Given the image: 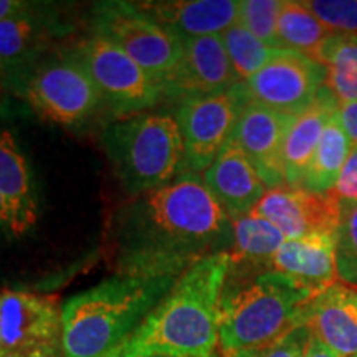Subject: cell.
Instances as JSON below:
<instances>
[{"label":"cell","instance_id":"2","mask_svg":"<svg viewBox=\"0 0 357 357\" xmlns=\"http://www.w3.org/2000/svg\"><path fill=\"white\" fill-rule=\"evenodd\" d=\"M230 253L194 263L144 323L109 357H213Z\"/></svg>","mask_w":357,"mask_h":357},{"label":"cell","instance_id":"1","mask_svg":"<svg viewBox=\"0 0 357 357\" xmlns=\"http://www.w3.org/2000/svg\"><path fill=\"white\" fill-rule=\"evenodd\" d=\"M231 243L230 215L202 176L184 172L119 212L113 258L118 275L178 278L202 258L230 252Z\"/></svg>","mask_w":357,"mask_h":357},{"label":"cell","instance_id":"21","mask_svg":"<svg viewBox=\"0 0 357 357\" xmlns=\"http://www.w3.org/2000/svg\"><path fill=\"white\" fill-rule=\"evenodd\" d=\"M0 195L13 218V235L29 231L38 220L37 192L29 162L13 134L0 126Z\"/></svg>","mask_w":357,"mask_h":357},{"label":"cell","instance_id":"22","mask_svg":"<svg viewBox=\"0 0 357 357\" xmlns=\"http://www.w3.org/2000/svg\"><path fill=\"white\" fill-rule=\"evenodd\" d=\"M234 243L230 248V273H252V270L270 271V265L284 243V235L273 223L248 213L231 218Z\"/></svg>","mask_w":357,"mask_h":357},{"label":"cell","instance_id":"12","mask_svg":"<svg viewBox=\"0 0 357 357\" xmlns=\"http://www.w3.org/2000/svg\"><path fill=\"white\" fill-rule=\"evenodd\" d=\"M70 30L55 7L40 2L0 22V83L10 88Z\"/></svg>","mask_w":357,"mask_h":357},{"label":"cell","instance_id":"32","mask_svg":"<svg viewBox=\"0 0 357 357\" xmlns=\"http://www.w3.org/2000/svg\"><path fill=\"white\" fill-rule=\"evenodd\" d=\"M337 116L339 121H341V126L344 128L352 144L357 146V101L346 102V105L339 106Z\"/></svg>","mask_w":357,"mask_h":357},{"label":"cell","instance_id":"34","mask_svg":"<svg viewBox=\"0 0 357 357\" xmlns=\"http://www.w3.org/2000/svg\"><path fill=\"white\" fill-rule=\"evenodd\" d=\"M2 231H7V234L13 235V218L10 207H8L6 199L0 195V234H2Z\"/></svg>","mask_w":357,"mask_h":357},{"label":"cell","instance_id":"4","mask_svg":"<svg viewBox=\"0 0 357 357\" xmlns=\"http://www.w3.org/2000/svg\"><path fill=\"white\" fill-rule=\"evenodd\" d=\"M240 275L235 284L225 281L218 346L223 354L261 351L289 329L305 324L306 311L316 294L276 271Z\"/></svg>","mask_w":357,"mask_h":357},{"label":"cell","instance_id":"7","mask_svg":"<svg viewBox=\"0 0 357 357\" xmlns=\"http://www.w3.org/2000/svg\"><path fill=\"white\" fill-rule=\"evenodd\" d=\"M91 26L93 35L121 48L160 88L184 53V38L158 24L136 2L108 0L95 3Z\"/></svg>","mask_w":357,"mask_h":357},{"label":"cell","instance_id":"36","mask_svg":"<svg viewBox=\"0 0 357 357\" xmlns=\"http://www.w3.org/2000/svg\"><path fill=\"white\" fill-rule=\"evenodd\" d=\"M261 351H238V352H227L223 357H260Z\"/></svg>","mask_w":357,"mask_h":357},{"label":"cell","instance_id":"17","mask_svg":"<svg viewBox=\"0 0 357 357\" xmlns=\"http://www.w3.org/2000/svg\"><path fill=\"white\" fill-rule=\"evenodd\" d=\"M147 15L182 38L222 35L238 22L235 0H149L136 2Z\"/></svg>","mask_w":357,"mask_h":357},{"label":"cell","instance_id":"18","mask_svg":"<svg viewBox=\"0 0 357 357\" xmlns=\"http://www.w3.org/2000/svg\"><path fill=\"white\" fill-rule=\"evenodd\" d=\"M311 334L339 357L357 356V287L339 280L319 293L306 311Z\"/></svg>","mask_w":357,"mask_h":357},{"label":"cell","instance_id":"30","mask_svg":"<svg viewBox=\"0 0 357 357\" xmlns=\"http://www.w3.org/2000/svg\"><path fill=\"white\" fill-rule=\"evenodd\" d=\"M328 195L333 200L334 207L337 208L341 220H344L357 207V146H352L341 176H339L336 185L328 192Z\"/></svg>","mask_w":357,"mask_h":357},{"label":"cell","instance_id":"20","mask_svg":"<svg viewBox=\"0 0 357 357\" xmlns=\"http://www.w3.org/2000/svg\"><path fill=\"white\" fill-rule=\"evenodd\" d=\"M339 102L328 88L319 89L312 105L296 116L283 149V174L287 185L301 187L326 126L337 113Z\"/></svg>","mask_w":357,"mask_h":357},{"label":"cell","instance_id":"14","mask_svg":"<svg viewBox=\"0 0 357 357\" xmlns=\"http://www.w3.org/2000/svg\"><path fill=\"white\" fill-rule=\"evenodd\" d=\"M236 83L240 79L231 68L220 35L184 38V53L162 83V95L181 102L229 91Z\"/></svg>","mask_w":357,"mask_h":357},{"label":"cell","instance_id":"8","mask_svg":"<svg viewBox=\"0 0 357 357\" xmlns=\"http://www.w3.org/2000/svg\"><path fill=\"white\" fill-rule=\"evenodd\" d=\"M73 55L93 78L102 108L114 119L144 113L164 98L160 84L108 40L91 35L77 45Z\"/></svg>","mask_w":357,"mask_h":357},{"label":"cell","instance_id":"10","mask_svg":"<svg viewBox=\"0 0 357 357\" xmlns=\"http://www.w3.org/2000/svg\"><path fill=\"white\" fill-rule=\"evenodd\" d=\"M250 105L242 84L217 95L178 102L176 119L184 139V172L202 174L230 141L245 106Z\"/></svg>","mask_w":357,"mask_h":357},{"label":"cell","instance_id":"23","mask_svg":"<svg viewBox=\"0 0 357 357\" xmlns=\"http://www.w3.org/2000/svg\"><path fill=\"white\" fill-rule=\"evenodd\" d=\"M312 60L324 66V86L336 98L339 106L357 101V37L331 35Z\"/></svg>","mask_w":357,"mask_h":357},{"label":"cell","instance_id":"37","mask_svg":"<svg viewBox=\"0 0 357 357\" xmlns=\"http://www.w3.org/2000/svg\"><path fill=\"white\" fill-rule=\"evenodd\" d=\"M0 357H6V356H3V354H2V352H0Z\"/></svg>","mask_w":357,"mask_h":357},{"label":"cell","instance_id":"15","mask_svg":"<svg viewBox=\"0 0 357 357\" xmlns=\"http://www.w3.org/2000/svg\"><path fill=\"white\" fill-rule=\"evenodd\" d=\"M296 116L276 113L260 105L245 106L230 141L250 160L268 189L287 185L283 174V149Z\"/></svg>","mask_w":357,"mask_h":357},{"label":"cell","instance_id":"6","mask_svg":"<svg viewBox=\"0 0 357 357\" xmlns=\"http://www.w3.org/2000/svg\"><path fill=\"white\" fill-rule=\"evenodd\" d=\"M8 89L60 126H79L102 108L98 86L73 52L45 55Z\"/></svg>","mask_w":357,"mask_h":357},{"label":"cell","instance_id":"29","mask_svg":"<svg viewBox=\"0 0 357 357\" xmlns=\"http://www.w3.org/2000/svg\"><path fill=\"white\" fill-rule=\"evenodd\" d=\"M339 280L357 284V207L342 220L336 236Z\"/></svg>","mask_w":357,"mask_h":357},{"label":"cell","instance_id":"25","mask_svg":"<svg viewBox=\"0 0 357 357\" xmlns=\"http://www.w3.org/2000/svg\"><path fill=\"white\" fill-rule=\"evenodd\" d=\"M305 2L283 0L278 17V42L281 50H291L314 58L316 52L331 37Z\"/></svg>","mask_w":357,"mask_h":357},{"label":"cell","instance_id":"5","mask_svg":"<svg viewBox=\"0 0 357 357\" xmlns=\"http://www.w3.org/2000/svg\"><path fill=\"white\" fill-rule=\"evenodd\" d=\"M102 147L123 189L139 197L184 174V139L176 116L141 113L114 119Z\"/></svg>","mask_w":357,"mask_h":357},{"label":"cell","instance_id":"26","mask_svg":"<svg viewBox=\"0 0 357 357\" xmlns=\"http://www.w3.org/2000/svg\"><path fill=\"white\" fill-rule=\"evenodd\" d=\"M220 37L225 45L227 55L230 58L231 68L240 82H247L248 78H252L278 52V48L268 47L238 22L227 29Z\"/></svg>","mask_w":357,"mask_h":357},{"label":"cell","instance_id":"16","mask_svg":"<svg viewBox=\"0 0 357 357\" xmlns=\"http://www.w3.org/2000/svg\"><path fill=\"white\" fill-rule=\"evenodd\" d=\"M202 181L230 218L252 213L268 190L255 167L231 141L202 172Z\"/></svg>","mask_w":357,"mask_h":357},{"label":"cell","instance_id":"27","mask_svg":"<svg viewBox=\"0 0 357 357\" xmlns=\"http://www.w3.org/2000/svg\"><path fill=\"white\" fill-rule=\"evenodd\" d=\"M283 0H242L238 8V24L265 42L268 47L280 48L278 17Z\"/></svg>","mask_w":357,"mask_h":357},{"label":"cell","instance_id":"11","mask_svg":"<svg viewBox=\"0 0 357 357\" xmlns=\"http://www.w3.org/2000/svg\"><path fill=\"white\" fill-rule=\"evenodd\" d=\"M324 82L326 70L318 61L291 50H278L260 71L240 84L248 102L300 116L314 102Z\"/></svg>","mask_w":357,"mask_h":357},{"label":"cell","instance_id":"28","mask_svg":"<svg viewBox=\"0 0 357 357\" xmlns=\"http://www.w3.org/2000/svg\"><path fill=\"white\" fill-rule=\"evenodd\" d=\"M305 6L329 33L357 37V0H307Z\"/></svg>","mask_w":357,"mask_h":357},{"label":"cell","instance_id":"33","mask_svg":"<svg viewBox=\"0 0 357 357\" xmlns=\"http://www.w3.org/2000/svg\"><path fill=\"white\" fill-rule=\"evenodd\" d=\"M306 357H339L331 347L326 346L323 341H319L318 337L311 336L310 344L306 349Z\"/></svg>","mask_w":357,"mask_h":357},{"label":"cell","instance_id":"31","mask_svg":"<svg viewBox=\"0 0 357 357\" xmlns=\"http://www.w3.org/2000/svg\"><path fill=\"white\" fill-rule=\"evenodd\" d=\"M311 329L307 324H300L289 329L273 344L261 349L260 357H306L307 344L311 341Z\"/></svg>","mask_w":357,"mask_h":357},{"label":"cell","instance_id":"24","mask_svg":"<svg viewBox=\"0 0 357 357\" xmlns=\"http://www.w3.org/2000/svg\"><path fill=\"white\" fill-rule=\"evenodd\" d=\"M339 111V109H337ZM352 141L341 126L337 113L326 126L301 187L316 194H328L336 185L352 151Z\"/></svg>","mask_w":357,"mask_h":357},{"label":"cell","instance_id":"19","mask_svg":"<svg viewBox=\"0 0 357 357\" xmlns=\"http://www.w3.org/2000/svg\"><path fill=\"white\" fill-rule=\"evenodd\" d=\"M270 271L284 275L318 296L339 281L336 236L314 235L284 240L271 261Z\"/></svg>","mask_w":357,"mask_h":357},{"label":"cell","instance_id":"9","mask_svg":"<svg viewBox=\"0 0 357 357\" xmlns=\"http://www.w3.org/2000/svg\"><path fill=\"white\" fill-rule=\"evenodd\" d=\"M0 352L6 357H66L58 303L32 291L0 293Z\"/></svg>","mask_w":357,"mask_h":357},{"label":"cell","instance_id":"35","mask_svg":"<svg viewBox=\"0 0 357 357\" xmlns=\"http://www.w3.org/2000/svg\"><path fill=\"white\" fill-rule=\"evenodd\" d=\"M29 2H20V0H0V22L15 15L22 8L26 7Z\"/></svg>","mask_w":357,"mask_h":357},{"label":"cell","instance_id":"13","mask_svg":"<svg viewBox=\"0 0 357 357\" xmlns=\"http://www.w3.org/2000/svg\"><path fill=\"white\" fill-rule=\"evenodd\" d=\"M252 213L273 223L287 240L314 235L337 236L342 223L328 194L291 185L268 189Z\"/></svg>","mask_w":357,"mask_h":357},{"label":"cell","instance_id":"3","mask_svg":"<svg viewBox=\"0 0 357 357\" xmlns=\"http://www.w3.org/2000/svg\"><path fill=\"white\" fill-rule=\"evenodd\" d=\"M177 278L116 275L61 306L66 357H109L139 329Z\"/></svg>","mask_w":357,"mask_h":357}]
</instances>
